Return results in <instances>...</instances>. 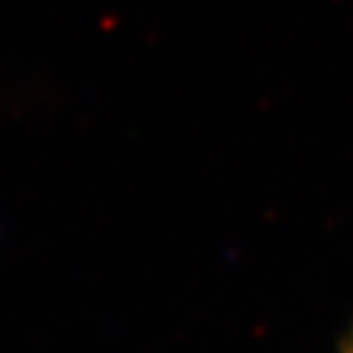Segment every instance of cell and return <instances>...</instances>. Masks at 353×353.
I'll return each instance as SVG.
<instances>
[{"label":"cell","instance_id":"cell-1","mask_svg":"<svg viewBox=\"0 0 353 353\" xmlns=\"http://www.w3.org/2000/svg\"><path fill=\"white\" fill-rule=\"evenodd\" d=\"M345 353H353V339H350V345H347V350Z\"/></svg>","mask_w":353,"mask_h":353}]
</instances>
